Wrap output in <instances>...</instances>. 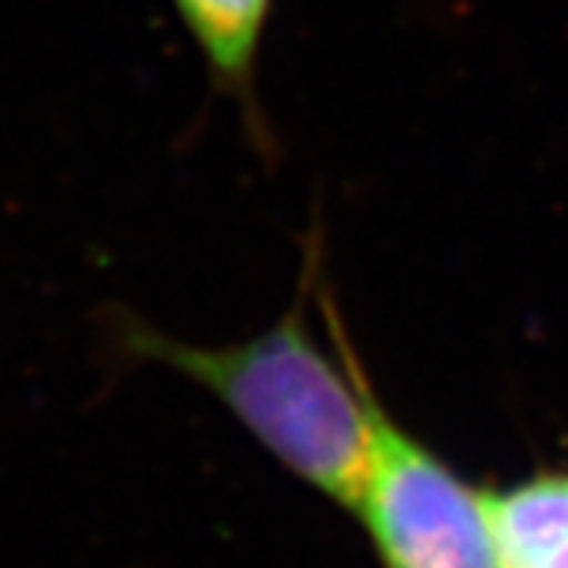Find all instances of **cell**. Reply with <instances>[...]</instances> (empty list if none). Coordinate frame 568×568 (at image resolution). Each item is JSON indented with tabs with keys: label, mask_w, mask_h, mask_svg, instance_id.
Returning a JSON list of instances; mask_svg holds the SVG:
<instances>
[{
	"label": "cell",
	"mask_w": 568,
	"mask_h": 568,
	"mask_svg": "<svg viewBox=\"0 0 568 568\" xmlns=\"http://www.w3.org/2000/svg\"><path fill=\"white\" fill-rule=\"evenodd\" d=\"M316 304L338 345L332 357L306 323V297L265 332L196 345L174 338L126 304L95 310V361L104 383L142 366H164L209 392L301 484L354 508L373 443L376 392L351 351L332 297Z\"/></svg>",
	"instance_id": "1"
},
{
	"label": "cell",
	"mask_w": 568,
	"mask_h": 568,
	"mask_svg": "<svg viewBox=\"0 0 568 568\" xmlns=\"http://www.w3.org/2000/svg\"><path fill=\"white\" fill-rule=\"evenodd\" d=\"M383 568H503L493 489L474 487L373 402L354 508Z\"/></svg>",
	"instance_id": "2"
},
{
	"label": "cell",
	"mask_w": 568,
	"mask_h": 568,
	"mask_svg": "<svg viewBox=\"0 0 568 568\" xmlns=\"http://www.w3.org/2000/svg\"><path fill=\"white\" fill-rule=\"evenodd\" d=\"M174 13L203 54L215 92L237 104L253 145L268 155L272 133L260 104V51L275 0H171Z\"/></svg>",
	"instance_id": "3"
},
{
	"label": "cell",
	"mask_w": 568,
	"mask_h": 568,
	"mask_svg": "<svg viewBox=\"0 0 568 568\" xmlns=\"http://www.w3.org/2000/svg\"><path fill=\"white\" fill-rule=\"evenodd\" d=\"M503 568H568V470L493 489Z\"/></svg>",
	"instance_id": "4"
}]
</instances>
